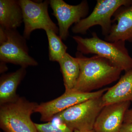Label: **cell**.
I'll return each mask as SVG.
<instances>
[{
    "mask_svg": "<svg viewBox=\"0 0 132 132\" xmlns=\"http://www.w3.org/2000/svg\"><path fill=\"white\" fill-rule=\"evenodd\" d=\"M75 57L79 65L80 72L74 90L90 93L120 78L122 71L105 58L95 55L86 57L78 52Z\"/></svg>",
    "mask_w": 132,
    "mask_h": 132,
    "instance_id": "6da1fadb",
    "label": "cell"
},
{
    "mask_svg": "<svg viewBox=\"0 0 132 132\" xmlns=\"http://www.w3.org/2000/svg\"><path fill=\"white\" fill-rule=\"evenodd\" d=\"M90 38L72 36L77 43V50L83 55L94 54L105 58L114 65L125 72L132 69V57L126 47L125 42H109L99 38L94 32Z\"/></svg>",
    "mask_w": 132,
    "mask_h": 132,
    "instance_id": "7a4b0ae2",
    "label": "cell"
},
{
    "mask_svg": "<svg viewBox=\"0 0 132 132\" xmlns=\"http://www.w3.org/2000/svg\"><path fill=\"white\" fill-rule=\"evenodd\" d=\"M38 105L23 97L0 106V127L5 132H38L31 114Z\"/></svg>",
    "mask_w": 132,
    "mask_h": 132,
    "instance_id": "3957f363",
    "label": "cell"
},
{
    "mask_svg": "<svg viewBox=\"0 0 132 132\" xmlns=\"http://www.w3.org/2000/svg\"><path fill=\"white\" fill-rule=\"evenodd\" d=\"M27 40L17 29L0 27V61L25 68L38 66V62L29 55Z\"/></svg>",
    "mask_w": 132,
    "mask_h": 132,
    "instance_id": "277c9868",
    "label": "cell"
},
{
    "mask_svg": "<svg viewBox=\"0 0 132 132\" xmlns=\"http://www.w3.org/2000/svg\"><path fill=\"white\" fill-rule=\"evenodd\" d=\"M102 97L71 107L55 115L54 119L64 123L73 131L93 130L97 117L105 106Z\"/></svg>",
    "mask_w": 132,
    "mask_h": 132,
    "instance_id": "5b68a950",
    "label": "cell"
},
{
    "mask_svg": "<svg viewBox=\"0 0 132 132\" xmlns=\"http://www.w3.org/2000/svg\"><path fill=\"white\" fill-rule=\"evenodd\" d=\"M132 0H97V3L90 15L82 19L73 26L71 31L75 34L85 35L92 27L100 26L105 37L111 32L112 17L120 7L129 5Z\"/></svg>",
    "mask_w": 132,
    "mask_h": 132,
    "instance_id": "8992f818",
    "label": "cell"
},
{
    "mask_svg": "<svg viewBox=\"0 0 132 132\" xmlns=\"http://www.w3.org/2000/svg\"><path fill=\"white\" fill-rule=\"evenodd\" d=\"M108 88H103L96 92L85 93L72 89L65 90L62 95L47 102L38 104L35 112L40 114V120L50 122L54 116L64 110L90 99L102 96Z\"/></svg>",
    "mask_w": 132,
    "mask_h": 132,
    "instance_id": "52a82bcc",
    "label": "cell"
},
{
    "mask_svg": "<svg viewBox=\"0 0 132 132\" xmlns=\"http://www.w3.org/2000/svg\"><path fill=\"white\" fill-rule=\"evenodd\" d=\"M23 13L24 27L23 36L29 39L31 33L36 29H49L59 34V27L50 18L48 13L50 1L35 2L19 0Z\"/></svg>",
    "mask_w": 132,
    "mask_h": 132,
    "instance_id": "ba28073f",
    "label": "cell"
},
{
    "mask_svg": "<svg viewBox=\"0 0 132 132\" xmlns=\"http://www.w3.org/2000/svg\"><path fill=\"white\" fill-rule=\"evenodd\" d=\"M50 5L58 22L59 36L64 40L69 36L70 27L87 17L89 13V5L86 0L75 5H69L63 0H50Z\"/></svg>",
    "mask_w": 132,
    "mask_h": 132,
    "instance_id": "9c48e42d",
    "label": "cell"
},
{
    "mask_svg": "<svg viewBox=\"0 0 132 132\" xmlns=\"http://www.w3.org/2000/svg\"><path fill=\"white\" fill-rule=\"evenodd\" d=\"M131 103L125 102L105 106L95 123V132H120Z\"/></svg>",
    "mask_w": 132,
    "mask_h": 132,
    "instance_id": "30bf717a",
    "label": "cell"
},
{
    "mask_svg": "<svg viewBox=\"0 0 132 132\" xmlns=\"http://www.w3.org/2000/svg\"><path fill=\"white\" fill-rule=\"evenodd\" d=\"M111 32L104 40L132 43V2L120 7L114 14Z\"/></svg>",
    "mask_w": 132,
    "mask_h": 132,
    "instance_id": "8fae6325",
    "label": "cell"
},
{
    "mask_svg": "<svg viewBox=\"0 0 132 132\" xmlns=\"http://www.w3.org/2000/svg\"><path fill=\"white\" fill-rule=\"evenodd\" d=\"M102 99L104 106L125 102L132 103V69L125 72L115 85L108 88Z\"/></svg>",
    "mask_w": 132,
    "mask_h": 132,
    "instance_id": "7c38bea8",
    "label": "cell"
},
{
    "mask_svg": "<svg viewBox=\"0 0 132 132\" xmlns=\"http://www.w3.org/2000/svg\"><path fill=\"white\" fill-rule=\"evenodd\" d=\"M26 68L21 67L15 72L2 75L0 79V106L13 102L19 98L16 91L26 76Z\"/></svg>",
    "mask_w": 132,
    "mask_h": 132,
    "instance_id": "4fadbf2b",
    "label": "cell"
},
{
    "mask_svg": "<svg viewBox=\"0 0 132 132\" xmlns=\"http://www.w3.org/2000/svg\"><path fill=\"white\" fill-rule=\"evenodd\" d=\"M22 22L23 13L19 1L0 0V27L17 29Z\"/></svg>",
    "mask_w": 132,
    "mask_h": 132,
    "instance_id": "5bb4252c",
    "label": "cell"
},
{
    "mask_svg": "<svg viewBox=\"0 0 132 132\" xmlns=\"http://www.w3.org/2000/svg\"><path fill=\"white\" fill-rule=\"evenodd\" d=\"M58 63L63 76L65 90H72L76 84L80 72L77 59L67 53Z\"/></svg>",
    "mask_w": 132,
    "mask_h": 132,
    "instance_id": "9a60e30c",
    "label": "cell"
},
{
    "mask_svg": "<svg viewBox=\"0 0 132 132\" xmlns=\"http://www.w3.org/2000/svg\"><path fill=\"white\" fill-rule=\"evenodd\" d=\"M45 31L48 40L49 60L58 62L67 53V47L54 31L49 29Z\"/></svg>",
    "mask_w": 132,
    "mask_h": 132,
    "instance_id": "2e32d148",
    "label": "cell"
},
{
    "mask_svg": "<svg viewBox=\"0 0 132 132\" xmlns=\"http://www.w3.org/2000/svg\"><path fill=\"white\" fill-rule=\"evenodd\" d=\"M35 125L38 132H73L67 125L58 120L42 124L35 123Z\"/></svg>",
    "mask_w": 132,
    "mask_h": 132,
    "instance_id": "e0dca14e",
    "label": "cell"
},
{
    "mask_svg": "<svg viewBox=\"0 0 132 132\" xmlns=\"http://www.w3.org/2000/svg\"><path fill=\"white\" fill-rule=\"evenodd\" d=\"M124 123H132V109H128L126 112Z\"/></svg>",
    "mask_w": 132,
    "mask_h": 132,
    "instance_id": "ac0fdd59",
    "label": "cell"
},
{
    "mask_svg": "<svg viewBox=\"0 0 132 132\" xmlns=\"http://www.w3.org/2000/svg\"><path fill=\"white\" fill-rule=\"evenodd\" d=\"M120 132H132V123H124Z\"/></svg>",
    "mask_w": 132,
    "mask_h": 132,
    "instance_id": "d6986e66",
    "label": "cell"
},
{
    "mask_svg": "<svg viewBox=\"0 0 132 132\" xmlns=\"http://www.w3.org/2000/svg\"><path fill=\"white\" fill-rule=\"evenodd\" d=\"M6 63L3 62L1 61L0 63V72L1 73L5 72L8 70V68L6 65Z\"/></svg>",
    "mask_w": 132,
    "mask_h": 132,
    "instance_id": "ffe728a7",
    "label": "cell"
},
{
    "mask_svg": "<svg viewBox=\"0 0 132 132\" xmlns=\"http://www.w3.org/2000/svg\"><path fill=\"white\" fill-rule=\"evenodd\" d=\"M73 132H95L94 130H88V131H79V130H75Z\"/></svg>",
    "mask_w": 132,
    "mask_h": 132,
    "instance_id": "44dd1931",
    "label": "cell"
}]
</instances>
